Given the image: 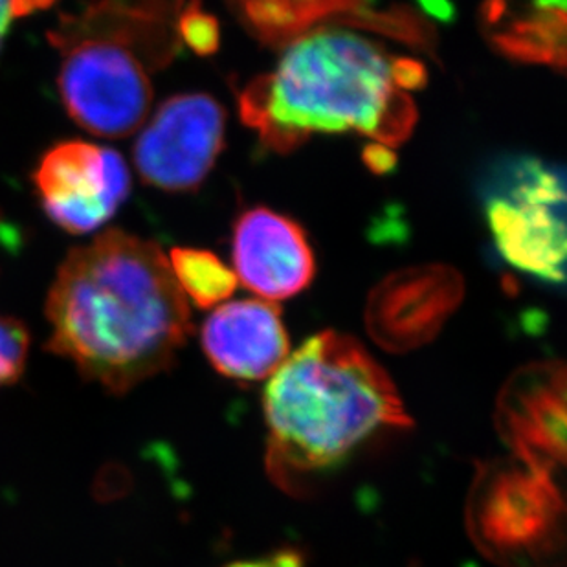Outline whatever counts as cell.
Instances as JSON below:
<instances>
[{"instance_id": "1", "label": "cell", "mask_w": 567, "mask_h": 567, "mask_svg": "<svg viewBox=\"0 0 567 567\" xmlns=\"http://www.w3.org/2000/svg\"><path fill=\"white\" fill-rule=\"evenodd\" d=\"M44 312L49 351L114 395L169 370L193 329L162 248L120 230L66 256Z\"/></svg>"}, {"instance_id": "2", "label": "cell", "mask_w": 567, "mask_h": 567, "mask_svg": "<svg viewBox=\"0 0 567 567\" xmlns=\"http://www.w3.org/2000/svg\"><path fill=\"white\" fill-rule=\"evenodd\" d=\"M393 61L357 33L318 28L287 44L274 72L245 86L239 114L278 153L298 150L315 133L351 131L393 150L417 124Z\"/></svg>"}, {"instance_id": "3", "label": "cell", "mask_w": 567, "mask_h": 567, "mask_svg": "<svg viewBox=\"0 0 567 567\" xmlns=\"http://www.w3.org/2000/svg\"><path fill=\"white\" fill-rule=\"evenodd\" d=\"M267 465L285 491L331 471L384 430L412 426L390 375L353 337L318 332L268 382Z\"/></svg>"}, {"instance_id": "4", "label": "cell", "mask_w": 567, "mask_h": 567, "mask_svg": "<svg viewBox=\"0 0 567 567\" xmlns=\"http://www.w3.org/2000/svg\"><path fill=\"white\" fill-rule=\"evenodd\" d=\"M186 0H96L63 16L49 32L60 52L61 100L89 133L125 138L153 102L151 74L181 52L178 19Z\"/></svg>"}, {"instance_id": "5", "label": "cell", "mask_w": 567, "mask_h": 567, "mask_svg": "<svg viewBox=\"0 0 567 567\" xmlns=\"http://www.w3.org/2000/svg\"><path fill=\"white\" fill-rule=\"evenodd\" d=\"M465 519L472 542L496 566H564L566 507L557 480L513 455L477 468Z\"/></svg>"}, {"instance_id": "6", "label": "cell", "mask_w": 567, "mask_h": 567, "mask_svg": "<svg viewBox=\"0 0 567 567\" xmlns=\"http://www.w3.org/2000/svg\"><path fill=\"white\" fill-rule=\"evenodd\" d=\"M485 217L505 261L547 284L566 278V177L563 167L518 158L485 192Z\"/></svg>"}, {"instance_id": "7", "label": "cell", "mask_w": 567, "mask_h": 567, "mask_svg": "<svg viewBox=\"0 0 567 567\" xmlns=\"http://www.w3.org/2000/svg\"><path fill=\"white\" fill-rule=\"evenodd\" d=\"M226 113L208 94H178L162 103L134 145V166L145 184L193 192L225 147Z\"/></svg>"}, {"instance_id": "8", "label": "cell", "mask_w": 567, "mask_h": 567, "mask_svg": "<svg viewBox=\"0 0 567 567\" xmlns=\"http://www.w3.org/2000/svg\"><path fill=\"white\" fill-rule=\"evenodd\" d=\"M44 212L70 234L105 225L128 195L131 177L118 151L70 140L43 156L33 175Z\"/></svg>"}, {"instance_id": "9", "label": "cell", "mask_w": 567, "mask_h": 567, "mask_svg": "<svg viewBox=\"0 0 567 567\" xmlns=\"http://www.w3.org/2000/svg\"><path fill=\"white\" fill-rule=\"evenodd\" d=\"M465 298V279L449 265H417L385 276L365 303V329L391 353L432 342Z\"/></svg>"}, {"instance_id": "10", "label": "cell", "mask_w": 567, "mask_h": 567, "mask_svg": "<svg viewBox=\"0 0 567 567\" xmlns=\"http://www.w3.org/2000/svg\"><path fill=\"white\" fill-rule=\"evenodd\" d=\"M494 423L513 457L557 476L566 463L563 362H536L516 371L499 391Z\"/></svg>"}, {"instance_id": "11", "label": "cell", "mask_w": 567, "mask_h": 567, "mask_svg": "<svg viewBox=\"0 0 567 567\" xmlns=\"http://www.w3.org/2000/svg\"><path fill=\"white\" fill-rule=\"evenodd\" d=\"M231 257L237 281L268 301L300 295L315 279V254L303 228L262 206L237 219Z\"/></svg>"}, {"instance_id": "12", "label": "cell", "mask_w": 567, "mask_h": 567, "mask_svg": "<svg viewBox=\"0 0 567 567\" xmlns=\"http://www.w3.org/2000/svg\"><path fill=\"white\" fill-rule=\"evenodd\" d=\"M200 340L212 365L228 379H267L289 357L281 311L262 300L223 303L204 321Z\"/></svg>"}, {"instance_id": "13", "label": "cell", "mask_w": 567, "mask_h": 567, "mask_svg": "<svg viewBox=\"0 0 567 567\" xmlns=\"http://www.w3.org/2000/svg\"><path fill=\"white\" fill-rule=\"evenodd\" d=\"M482 30L508 60L566 69V10L544 8L538 0H485Z\"/></svg>"}, {"instance_id": "14", "label": "cell", "mask_w": 567, "mask_h": 567, "mask_svg": "<svg viewBox=\"0 0 567 567\" xmlns=\"http://www.w3.org/2000/svg\"><path fill=\"white\" fill-rule=\"evenodd\" d=\"M262 44L285 47L318 28H360L375 0H226Z\"/></svg>"}, {"instance_id": "15", "label": "cell", "mask_w": 567, "mask_h": 567, "mask_svg": "<svg viewBox=\"0 0 567 567\" xmlns=\"http://www.w3.org/2000/svg\"><path fill=\"white\" fill-rule=\"evenodd\" d=\"M169 265L184 296L203 309L228 300L239 284L234 270L208 250L173 248Z\"/></svg>"}, {"instance_id": "16", "label": "cell", "mask_w": 567, "mask_h": 567, "mask_svg": "<svg viewBox=\"0 0 567 567\" xmlns=\"http://www.w3.org/2000/svg\"><path fill=\"white\" fill-rule=\"evenodd\" d=\"M30 332L22 321L0 315V390L16 384L27 370Z\"/></svg>"}, {"instance_id": "17", "label": "cell", "mask_w": 567, "mask_h": 567, "mask_svg": "<svg viewBox=\"0 0 567 567\" xmlns=\"http://www.w3.org/2000/svg\"><path fill=\"white\" fill-rule=\"evenodd\" d=\"M181 41L198 55H212L219 50V22L203 10L200 0H188L178 19Z\"/></svg>"}, {"instance_id": "18", "label": "cell", "mask_w": 567, "mask_h": 567, "mask_svg": "<svg viewBox=\"0 0 567 567\" xmlns=\"http://www.w3.org/2000/svg\"><path fill=\"white\" fill-rule=\"evenodd\" d=\"M306 558L300 551L292 547H284L276 551L262 555V557L252 558V560H239V563L228 564L226 567H303Z\"/></svg>"}, {"instance_id": "19", "label": "cell", "mask_w": 567, "mask_h": 567, "mask_svg": "<svg viewBox=\"0 0 567 567\" xmlns=\"http://www.w3.org/2000/svg\"><path fill=\"white\" fill-rule=\"evenodd\" d=\"M365 166L370 167L371 172L377 175H385L391 173L396 166V156L391 147H385L382 144H370L365 147L364 153Z\"/></svg>"}, {"instance_id": "20", "label": "cell", "mask_w": 567, "mask_h": 567, "mask_svg": "<svg viewBox=\"0 0 567 567\" xmlns=\"http://www.w3.org/2000/svg\"><path fill=\"white\" fill-rule=\"evenodd\" d=\"M16 16V0H0V49L4 44L6 33Z\"/></svg>"}, {"instance_id": "21", "label": "cell", "mask_w": 567, "mask_h": 567, "mask_svg": "<svg viewBox=\"0 0 567 567\" xmlns=\"http://www.w3.org/2000/svg\"><path fill=\"white\" fill-rule=\"evenodd\" d=\"M423 4L424 10L432 13V16L440 17L444 21H449L452 16V4L450 0H419Z\"/></svg>"}, {"instance_id": "22", "label": "cell", "mask_w": 567, "mask_h": 567, "mask_svg": "<svg viewBox=\"0 0 567 567\" xmlns=\"http://www.w3.org/2000/svg\"><path fill=\"white\" fill-rule=\"evenodd\" d=\"M538 4L553 10H566V0H538Z\"/></svg>"}]
</instances>
